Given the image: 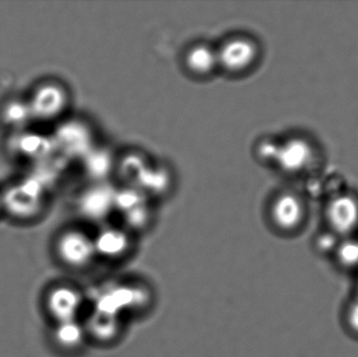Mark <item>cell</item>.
Segmentation results:
<instances>
[{
  "label": "cell",
  "instance_id": "6da1fadb",
  "mask_svg": "<svg viewBox=\"0 0 358 357\" xmlns=\"http://www.w3.org/2000/svg\"><path fill=\"white\" fill-rule=\"evenodd\" d=\"M1 198V209L20 220L33 219L39 215L44 203V187L34 178L10 184Z\"/></svg>",
  "mask_w": 358,
  "mask_h": 357
},
{
  "label": "cell",
  "instance_id": "7a4b0ae2",
  "mask_svg": "<svg viewBox=\"0 0 358 357\" xmlns=\"http://www.w3.org/2000/svg\"><path fill=\"white\" fill-rule=\"evenodd\" d=\"M69 101V94L62 85L45 82L36 87L27 103L34 121L50 122L64 113Z\"/></svg>",
  "mask_w": 358,
  "mask_h": 357
},
{
  "label": "cell",
  "instance_id": "3957f363",
  "mask_svg": "<svg viewBox=\"0 0 358 357\" xmlns=\"http://www.w3.org/2000/svg\"><path fill=\"white\" fill-rule=\"evenodd\" d=\"M56 249L61 261L75 268L88 265L96 255L94 238L81 231L63 233L57 241Z\"/></svg>",
  "mask_w": 358,
  "mask_h": 357
},
{
  "label": "cell",
  "instance_id": "277c9868",
  "mask_svg": "<svg viewBox=\"0 0 358 357\" xmlns=\"http://www.w3.org/2000/svg\"><path fill=\"white\" fill-rule=\"evenodd\" d=\"M218 64L231 73H240L252 66L258 56L256 43L248 38H234L217 52Z\"/></svg>",
  "mask_w": 358,
  "mask_h": 357
},
{
  "label": "cell",
  "instance_id": "5b68a950",
  "mask_svg": "<svg viewBox=\"0 0 358 357\" xmlns=\"http://www.w3.org/2000/svg\"><path fill=\"white\" fill-rule=\"evenodd\" d=\"M83 298L71 287L59 286L48 293L46 308L57 323L77 320L81 312Z\"/></svg>",
  "mask_w": 358,
  "mask_h": 357
},
{
  "label": "cell",
  "instance_id": "8992f818",
  "mask_svg": "<svg viewBox=\"0 0 358 357\" xmlns=\"http://www.w3.org/2000/svg\"><path fill=\"white\" fill-rule=\"evenodd\" d=\"M327 219L336 235H347L358 224V203L351 196H338L330 201Z\"/></svg>",
  "mask_w": 358,
  "mask_h": 357
},
{
  "label": "cell",
  "instance_id": "52a82bcc",
  "mask_svg": "<svg viewBox=\"0 0 358 357\" xmlns=\"http://www.w3.org/2000/svg\"><path fill=\"white\" fill-rule=\"evenodd\" d=\"M313 159V148L303 138H292L279 145L275 161L279 167L288 173L302 171Z\"/></svg>",
  "mask_w": 358,
  "mask_h": 357
},
{
  "label": "cell",
  "instance_id": "ba28073f",
  "mask_svg": "<svg viewBox=\"0 0 358 357\" xmlns=\"http://www.w3.org/2000/svg\"><path fill=\"white\" fill-rule=\"evenodd\" d=\"M302 201L292 194H283L275 199L271 207V218L278 228L292 231L299 228L304 219Z\"/></svg>",
  "mask_w": 358,
  "mask_h": 357
},
{
  "label": "cell",
  "instance_id": "9c48e42d",
  "mask_svg": "<svg viewBox=\"0 0 358 357\" xmlns=\"http://www.w3.org/2000/svg\"><path fill=\"white\" fill-rule=\"evenodd\" d=\"M96 255L105 258L121 257L129 247V237L119 228H105L94 238Z\"/></svg>",
  "mask_w": 358,
  "mask_h": 357
},
{
  "label": "cell",
  "instance_id": "30bf717a",
  "mask_svg": "<svg viewBox=\"0 0 358 357\" xmlns=\"http://www.w3.org/2000/svg\"><path fill=\"white\" fill-rule=\"evenodd\" d=\"M115 194L106 188H96L88 191L81 201V210L84 215L92 220H101L106 217L115 205Z\"/></svg>",
  "mask_w": 358,
  "mask_h": 357
},
{
  "label": "cell",
  "instance_id": "8fae6325",
  "mask_svg": "<svg viewBox=\"0 0 358 357\" xmlns=\"http://www.w3.org/2000/svg\"><path fill=\"white\" fill-rule=\"evenodd\" d=\"M187 68L198 75H206L212 73L218 64L217 52L206 45L193 46L185 57Z\"/></svg>",
  "mask_w": 358,
  "mask_h": 357
},
{
  "label": "cell",
  "instance_id": "7c38bea8",
  "mask_svg": "<svg viewBox=\"0 0 358 357\" xmlns=\"http://www.w3.org/2000/svg\"><path fill=\"white\" fill-rule=\"evenodd\" d=\"M2 121L15 131L21 132L33 122L27 100L14 99L6 103L1 111Z\"/></svg>",
  "mask_w": 358,
  "mask_h": 357
},
{
  "label": "cell",
  "instance_id": "4fadbf2b",
  "mask_svg": "<svg viewBox=\"0 0 358 357\" xmlns=\"http://www.w3.org/2000/svg\"><path fill=\"white\" fill-rule=\"evenodd\" d=\"M85 337L86 328L77 320L58 323L54 330V341L63 349H77L83 344Z\"/></svg>",
  "mask_w": 358,
  "mask_h": 357
},
{
  "label": "cell",
  "instance_id": "5bb4252c",
  "mask_svg": "<svg viewBox=\"0 0 358 357\" xmlns=\"http://www.w3.org/2000/svg\"><path fill=\"white\" fill-rule=\"evenodd\" d=\"M88 330L101 341H108L117 337L119 333V319L115 314L96 309L88 322Z\"/></svg>",
  "mask_w": 358,
  "mask_h": 357
},
{
  "label": "cell",
  "instance_id": "9a60e30c",
  "mask_svg": "<svg viewBox=\"0 0 358 357\" xmlns=\"http://www.w3.org/2000/svg\"><path fill=\"white\" fill-rule=\"evenodd\" d=\"M15 148L19 154L29 159L44 156L48 151L52 142L43 140L42 136L35 133H19L15 140Z\"/></svg>",
  "mask_w": 358,
  "mask_h": 357
},
{
  "label": "cell",
  "instance_id": "2e32d148",
  "mask_svg": "<svg viewBox=\"0 0 358 357\" xmlns=\"http://www.w3.org/2000/svg\"><path fill=\"white\" fill-rule=\"evenodd\" d=\"M338 264L347 270L358 268V240L338 243L336 249Z\"/></svg>",
  "mask_w": 358,
  "mask_h": 357
},
{
  "label": "cell",
  "instance_id": "e0dca14e",
  "mask_svg": "<svg viewBox=\"0 0 358 357\" xmlns=\"http://www.w3.org/2000/svg\"><path fill=\"white\" fill-rule=\"evenodd\" d=\"M315 245H317V251L321 254L332 253V252H336V247H338V237L331 233H324L317 237Z\"/></svg>",
  "mask_w": 358,
  "mask_h": 357
},
{
  "label": "cell",
  "instance_id": "ac0fdd59",
  "mask_svg": "<svg viewBox=\"0 0 358 357\" xmlns=\"http://www.w3.org/2000/svg\"><path fill=\"white\" fill-rule=\"evenodd\" d=\"M127 215V222L129 226H134V228H141L146 224L148 220V216H147L146 211L143 207H138L134 209L130 210V211L126 212Z\"/></svg>",
  "mask_w": 358,
  "mask_h": 357
},
{
  "label": "cell",
  "instance_id": "d6986e66",
  "mask_svg": "<svg viewBox=\"0 0 358 357\" xmlns=\"http://www.w3.org/2000/svg\"><path fill=\"white\" fill-rule=\"evenodd\" d=\"M347 324L353 333L358 335V300L349 305L346 314Z\"/></svg>",
  "mask_w": 358,
  "mask_h": 357
},
{
  "label": "cell",
  "instance_id": "ffe728a7",
  "mask_svg": "<svg viewBox=\"0 0 358 357\" xmlns=\"http://www.w3.org/2000/svg\"><path fill=\"white\" fill-rule=\"evenodd\" d=\"M278 148L279 145L275 144V143H263L260 147L261 157L265 159H271V161H275V156H277Z\"/></svg>",
  "mask_w": 358,
  "mask_h": 357
},
{
  "label": "cell",
  "instance_id": "44dd1931",
  "mask_svg": "<svg viewBox=\"0 0 358 357\" xmlns=\"http://www.w3.org/2000/svg\"><path fill=\"white\" fill-rule=\"evenodd\" d=\"M0 210H1V198H0Z\"/></svg>",
  "mask_w": 358,
  "mask_h": 357
}]
</instances>
